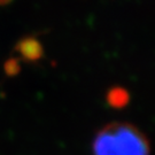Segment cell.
<instances>
[{
    "label": "cell",
    "mask_w": 155,
    "mask_h": 155,
    "mask_svg": "<svg viewBox=\"0 0 155 155\" xmlns=\"http://www.w3.org/2000/svg\"><path fill=\"white\" fill-rule=\"evenodd\" d=\"M15 51L24 61L36 62L44 56V47L36 37H23L15 45Z\"/></svg>",
    "instance_id": "obj_2"
},
{
    "label": "cell",
    "mask_w": 155,
    "mask_h": 155,
    "mask_svg": "<svg viewBox=\"0 0 155 155\" xmlns=\"http://www.w3.org/2000/svg\"><path fill=\"white\" fill-rule=\"evenodd\" d=\"M107 104L115 108V109H121L124 108L130 101V94L125 89H123L121 86H115L111 87L106 95Z\"/></svg>",
    "instance_id": "obj_3"
},
{
    "label": "cell",
    "mask_w": 155,
    "mask_h": 155,
    "mask_svg": "<svg viewBox=\"0 0 155 155\" xmlns=\"http://www.w3.org/2000/svg\"><path fill=\"white\" fill-rule=\"evenodd\" d=\"M4 70L5 74L9 77L17 76L21 71V66H20V60L17 58H9L6 60L4 63Z\"/></svg>",
    "instance_id": "obj_4"
},
{
    "label": "cell",
    "mask_w": 155,
    "mask_h": 155,
    "mask_svg": "<svg viewBox=\"0 0 155 155\" xmlns=\"http://www.w3.org/2000/svg\"><path fill=\"white\" fill-rule=\"evenodd\" d=\"M93 155H150L147 137L139 129L125 122L107 124L95 136Z\"/></svg>",
    "instance_id": "obj_1"
},
{
    "label": "cell",
    "mask_w": 155,
    "mask_h": 155,
    "mask_svg": "<svg viewBox=\"0 0 155 155\" xmlns=\"http://www.w3.org/2000/svg\"><path fill=\"white\" fill-rule=\"evenodd\" d=\"M12 1L14 0H0V6H6V5H9Z\"/></svg>",
    "instance_id": "obj_5"
}]
</instances>
